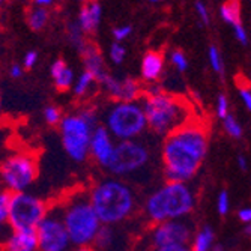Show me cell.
<instances>
[{
  "label": "cell",
  "instance_id": "obj_2",
  "mask_svg": "<svg viewBox=\"0 0 251 251\" xmlns=\"http://www.w3.org/2000/svg\"><path fill=\"white\" fill-rule=\"evenodd\" d=\"M87 194L102 226H122L139 209V197L132 185L110 175L95 180Z\"/></svg>",
  "mask_w": 251,
  "mask_h": 251
},
{
  "label": "cell",
  "instance_id": "obj_18",
  "mask_svg": "<svg viewBox=\"0 0 251 251\" xmlns=\"http://www.w3.org/2000/svg\"><path fill=\"white\" fill-rule=\"evenodd\" d=\"M164 71V57L158 51H149L145 54L142 62V77L148 83H155L159 80Z\"/></svg>",
  "mask_w": 251,
  "mask_h": 251
},
{
  "label": "cell",
  "instance_id": "obj_10",
  "mask_svg": "<svg viewBox=\"0 0 251 251\" xmlns=\"http://www.w3.org/2000/svg\"><path fill=\"white\" fill-rule=\"evenodd\" d=\"M50 209V203L30 191L14 193L8 199L9 230H35Z\"/></svg>",
  "mask_w": 251,
  "mask_h": 251
},
{
  "label": "cell",
  "instance_id": "obj_11",
  "mask_svg": "<svg viewBox=\"0 0 251 251\" xmlns=\"http://www.w3.org/2000/svg\"><path fill=\"white\" fill-rule=\"evenodd\" d=\"M39 251H71L73 244L63 226L56 203L50 204L49 212L35 229Z\"/></svg>",
  "mask_w": 251,
  "mask_h": 251
},
{
  "label": "cell",
  "instance_id": "obj_45",
  "mask_svg": "<svg viewBox=\"0 0 251 251\" xmlns=\"http://www.w3.org/2000/svg\"><path fill=\"white\" fill-rule=\"evenodd\" d=\"M2 115H3V102H2V94H0V122H2Z\"/></svg>",
  "mask_w": 251,
  "mask_h": 251
},
{
  "label": "cell",
  "instance_id": "obj_4",
  "mask_svg": "<svg viewBox=\"0 0 251 251\" xmlns=\"http://www.w3.org/2000/svg\"><path fill=\"white\" fill-rule=\"evenodd\" d=\"M142 108L148 122V129L156 135L166 137L193 119V110L176 95L167 94L161 87L153 86L140 98Z\"/></svg>",
  "mask_w": 251,
  "mask_h": 251
},
{
  "label": "cell",
  "instance_id": "obj_25",
  "mask_svg": "<svg viewBox=\"0 0 251 251\" xmlns=\"http://www.w3.org/2000/svg\"><path fill=\"white\" fill-rule=\"evenodd\" d=\"M8 199L9 194L3 190H0V242L11 232L8 227Z\"/></svg>",
  "mask_w": 251,
  "mask_h": 251
},
{
  "label": "cell",
  "instance_id": "obj_23",
  "mask_svg": "<svg viewBox=\"0 0 251 251\" xmlns=\"http://www.w3.org/2000/svg\"><path fill=\"white\" fill-rule=\"evenodd\" d=\"M14 128L9 124L0 122V161L14 149L12 142H14Z\"/></svg>",
  "mask_w": 251,
  "mask_h": 251
},
{
  "label": "cell",
  "instance_id": "obj_36",
  "mask_svg": "<svg viewBox=\"0 0 251 251\" xmlns=\"http://www.w3.org/2000/svg\"><path fill=\"white\" fill-rule=\"evenodd\" d=\"M36 62H38V53L36 51H27L25 56V60H23V65H25L26 70H30V68L35 66Z\"/></svg>",
  "mask_w": 251,
  "mask_h": 251
},
{
  "label": "cell",
  "instance_id": "obj_41",
  "mask_svg": "<svg viewBox=\"0 0 251 251\" xmlns=\"http://www.w3.org/2000/svg\"><path fill=\"white\" fill-rule=\"evenodd\" d=\"M23 73L25 71H23V66H20V65H12L11 70H9V74L12 78H21Z\"/></svg>",
  "mask_w": 251,
  "mask_h": 251
},
{
  "label": "cell",
  "instance_id": "obj_30",
  "mask_svg": "<svg viewBox=\"0 0 251 251\" xmlns=\"http://www.w3.org/2000/svg\"><path fill=\"white\" fill-rule=\"evenodd\" d=\"M208 57H209V63H211V66H212V70H214L217 74L223 75V74H224V62H223V57H221L220 50L212 45V47L209 49Z\"/></svg>",
  "mask_w": 251,
  "mask_h": 251
},
{
  "label": "cell",
  "instance_id": "obj_20",
  "mask_svg": "<svg viewBox=\"0 0 251 251\" xmlns=\"http://www.w3.org/2000/svg\"><path fill=\"white\" fill-rule=\"evenodd\" d=\"M51 77L54 80V86L60 92H66L70 90L74 84V73L70 66H68L62 59L56 60L51 65Z\"/></svg>",
  "mask_w": 251,
  "mask_h": 251
},
{
  "label": "cell",
  "instance_id": "obj_3",
  "mask_svg": "<svg viewBox=\"0 0 251 251\" xmlns=\"http://www.w3.org/2000/svg\"><path fill=\"white\" fill-rule=\"evenodd\" d=\"M197 206V193L187 182L166 180L143 200L142 212L148 223L158 224L190 218Z\"/></svg>",
  "mask_w": 251,
  "mask_h": 251
},
{
  "label": "cell",
  "instance_id": "obj_34",
  "mask_svg": "<svg viewBox=\"0 0 251 251\" xmlns=\"http://www.w3.org/2000/svg\"><path fill=\"white\" fill-rule=\"evenodd\" d=\"M238 92H239V98H241L244 107L250 111V110H251V89H250L248 81H241V83H239Z\"/></svg>",
  "mask_w": 251,
  "mask_h": 251
},
{
  "label": "cell",
  "instance_id": "obj_19",
  "mask_svg": "<svg viewBox=\"0 0 251 251\" xmlns=\"http://www.w3.org/2000/svg\"><path fill=\"white\" fill-rule=\"evenodd\" d=\"M188 245L191 251H212L214 247L217 245L214 229L208 224L200 226L199 229L194 230L193 238Z\"/></svg>",
  "mask_w": 251,
  "mask_h": 251
},
{
  "label": "cell",
  "instance_id": "obj_22",
  "mask_svg": "<svg viewBox=\"0 0 251 251\" xmlns=\"http://www.w3.org/2000/svg\"><path fill=\"white\" fill-rule=\"evenodd\" d=\"M97 84V80L95 77L84 71L83 74H80V77L77 78V81L73 84V90H74V95L77 98H87L90 95V92H92L94 86Z\"/></svg>",
  "mask_w": 251,
  "mask_h": 251
},
{
  "label": "cell",
  "instance_id": "obj_38",
  "mask_svg": "<svg viewBox=\"0 0 251 251\" xmlns=\"http://www.w3.org/2000/svg\"><path fill=\"white\" fill-rule=\"evenodd\" d=\"M233 27H235V35H236L238 41H239L241 44L247 45V44H248V38H247V32H245L244 26L239 23V25H235Z\"/></svg>",
  "mask_w": 251,
  "mask_h": 251
},
{
  "label": "cell",
  "instance_id": "obj_16",
  "mask_svg": "<svg viewBox=\"0 0 251 251\" xmlns=\"http://www.w3.org/2000/svg\"><path fill=\"white\" fill-rule=\"evenodd\" d=\"M0 251H39L35 230H11L0 242Z\"/></svg>",
  "mask_w": 251,
  "mask_h": 251
},
{
  "label": "cell",
  "instance_id": "obj_9",
  "mask_svg": "<svg viewBox=\"0 0 251 251\" xmlns=\"http://www.w3.org/2000/svg\"><path fill=\"white\" fill-rule=\"evenodd\" d=\"M151 159L152 152L142 140L116 142L115 151L104 170L110 176L126 180L145 172Z\"/></svg>",
  "mask_w": 251,
  "mask_h": 251
},
{
  "label": "cell",
  "instance_id": "obj_43",
  "mask_svg": "<svg viewBox=\"0 0 251 251\" xmlns=\"http://www.w3.org/2000/svg\"><path fill=\"white\" fill-rule=\"evenodd\" d=\"M71 251H95L94 247H74Z\"/></svg>",
  "mask_w": 251,
  "mask_h": 251
},
{
  "label": "cell",
  "instance_id": "obj_42",
  "mask_svg": "<svg viewBox=\"0 0 251 251\" xmlns=\"http://www.w3.org/2000/svg\"><path fill=\"white\" fill-rule=\"evenodd\" d=\"M236 163H238V167L242 170V172H247V169H248V159H247V156L245 155H238V158H236Z\"/></svg>",
  "mask_w": 251,
  "mask_h": 251
},
{
  "label": "cell",
  "instance_id": "obj_32",
  "mask_svg": "<svg viewBox=\"0 0 251 251\" xmlns=\"http://www.w3.org/2000/svg\"><path fill=\"white\" fill-rule=\"evenodd\" d=\"M170 60H172L173 66L176 68V70H177L179 73H185V71H187V68H188V60H187L185 54L182 53V51H179V50L173 51Z\"/></svg>",
  "mask_w": 251,
  "mask_h": 251
},
{
  "label": "cell",
  "instance_id": "obj_35",
  "mask_svg": "<svg viewBox=\"0 0 251 251\" xmlns=\"http://www.w3.org/2000/svg\"><path fill=\"white\" fill-rule=\"evenodd\" d=\"M236 215H238V220H239L244 226H247V224L251 223V209H250V206L241 208V209L238 211Z\"/></svg>",
  "mask_w": 251,
  "mask_h": 251
},
{
  "label": "cell",
  "instance_id": "obj_15",
  "mask_svg": "<svg viewBox=\"0 0 251 251\" xmlns=\"http://www.w3.org/2000/svg\"><path fill=\"white\" fill-rule=\"evenodd\" d=\"M131 238L122 226H102L92 247L95 251H126Z\"/></svg>",
  "mask_w": 251,
  "mask_h": 251
},
{
  "label": "cell",
  "instance_id": "obj_26",
  "mask_svg": "<svg viewBox=\"0 0 251 251\" xmlns=\"http://www.w3.org/2000/svg\"><path fill=\"white\" fill-rule=\"evenodd\" d=\"M221 17L224 21L229 25H239L241 17H239V2L238 0H229L227 3L221 6Z\"/></svg>",
  "mask_w": 251,
  "mask_h": 251
},
{
  "label": "cell",
  "instance_id": "obj_24",
  "mask_svg": "<svg viewBox=\"0 0 251 251\" xmlns=\"http://www.w3.org/2000/svg\"><path fill=\"white\" fill-rule=\"evenodd\" d=\"M221 124H223V129H224V132L230 137V139H235V140H239V139H242L244 137V128H242V125H241V122L235 118V115H227L223 121H221Z\"/></svg>",
  "mask_w": 251,
  "mask_h": 251
},
{
  "label": "cell",
  "instance_id": "obj_27",
  "mask_svg": "<svg viewBox=\"0 0 251 251\" xmlns=\"http://www.w3.org/2000/svg\"><path fill=\"white\" fill-rule=\"evenodd\" d=\"M230 208H232V200H230V196L226 190H221L217 196V200H215V209L218 212V215L221 217H227L230 212Z\"/></svg>",
  "mask_w": 251,
  "mask_h": 251
},
{
  "label": "cell",
  "instance_id": "obj_40",
  "mask_svg": "<svg viewBox=\"0 0 251 251\" xmlns=\"http://www.w3.org/2000/svg\"><path fill=\"white\" fill-rule=\"evenodd\" d=\"M196 9H197L199 15L201 17L204 25H208V23H209V15H208V9L204 8V5L201 2H196Z\"/></svg>",
  "mask_w": 251,
  "mask_h": 251
},
{
  "label": "cell",
  "instance_id": "obj_46",
  "mask_svg": "<svg viewBox=\"0 0 251 251\" xmlns=\"http://www.w3.org/2000/svg\"><path fill=\"white\" fill-rule=\"evenodd\" d=\"M212 251H227V250H226L221 244H217V245L214 247V250H212Z\"/></svg>",
  "mask_w": 251,
  "mask_h": 251
},
{
  "label": "cell",
  "instance_id": "obj_6",
  "mask_svg": "<svg viewBox=\"0 0 251 251\" xmlns=\"http://www.w3.org/2000/svg\"><path fill=\"white\" fill-rule=\"evenodd\" d=\"M97 125H100V111L92 105L63 115L57 125L60 143L74 163L83 164L89 159V143Z\"/></svg>",
  "mask_w": 251,
  "mask_h": 251
},
{
  "label": "cell",
  "instance_id": "obj_21",
  "mask_svg": "<svg viewBox=\"0 0 251 251\" xmlns=\"http://www.w3.org/2000/svg\"><path fill=\"white\" fill-rule=\"evenodd\" d=\"M101 20V6L98 3H90L80 12V26L84 32H92Z\"/></svg>",
  "mask_w": 251,
  "mask_h": 251
},
{
  "label": "cell",
  "instance_id": "obj_31",
  "mask_svg": "<svg viewBox=\"0 0 251 251\" xmlns=\"http://www.w3.org/2000/svg\"><path fill=\"white\" fill-rule=\"evenodd\" d=\"M230 104H229V98H227L224 94H220L217 98V104H215V115L220 121H223L227 115H230Z\"/></svg>",
  "mask_w": 251,
  "mask_h": 251
},
{
  "label": "cell",
  "instance_id": "obj_39",
  "mask_svg": "<svg viewBox=\"0 0 251 251\" xmlns=\"http://www.w3.org/2000/svg\"><path fill=\"white\" fill-rule=\"evenodd\" d=\"M151 251H191V248H190V245H173V247L152 248Z\"/></svg>",
  "mask_w": 251,
  "mask_h": 251
},
{
  "label": "cell",
  "instance_id": "obj_7",
  "mask_svg": "<svg viewBox=\"0 0 251 251\" xmlns=\"http://www.w3.org/2000/svg\"><path fill=\"white\" fill-rule=\"evenodd\" d=\"M100 124L116 142L140 140L148 131L140 101L111 102L100 116Z\"/></svg>",
  "mask_w": 251,
  "mask_h": 251
},
{
  "label": "cell",
  "instance_id": "obj_14",
  "mask_svg": "<svg viewBox=\"0 0 251 251\" xmlns=\"http://www.w3.org/2000/svg\"><path fill=\"white\" fill-rule=\"evenodd\" d=\"M115 146L116 140L108 134V131L101 124L97 125L89 143V159H92L98 167L105 169L113 155V151H115Z\"/></svg>",
  "mask_w": 251,
  "mask_h": 251
},
{
  "label": "cell",
  "instance_id": "obj_44",
  "mask_svg": "<svg viewBox=\"0 0 251 251\" xmlns=\"http://www.w3.org/2000/svg\"><path fill=\"white\" fill-rule=\"evenodd\" d=\"M53 2V0H35V3L38 5H50Z\"/></svg>",
  "mask_w": 251,
  "mask_h": 251
},
{
  "label": "cell",
  "instance_id": "obj_8",
  "mask_svg": "<svg viewBox=\"0 0 251 251\" xmlns=\"http://www.w3.org/2000/svg\"><path fill=\"white\" fill-rule=\"evenodd\" d=\"M39 175V163L33 152L12 149L0 161V190L8 194L29 191Z\"/></svg>",
  "mask_w": 251,
  "mask_h": 251
},
{
  "label": "cell",
  "instance_id": "obj_29",
  "mask_svg": "<svg viewBox=\"0 0 251 251\" xmlns=\"http://www.w3.org/2000/svg\"><path fill=\"white\" fill-rule=\"evenodd\" d=\"M42 116H44V121L47 125L50 126H57L63 118V113L62 110L57 107V105H47L44 108V113H42Z\"/></svg>",
  "mask_w": 251,
  "mask_h": 251
},
{
  "label": "cell",
  "instance_id": "obj_5",
  "mask_svg": "<svg viewBox=\"0 0 251 251\" xmlns=\"http://www.w3.org/2000/svg\"><path fill=\"white\" fill-rule=\"evenodd\" d=\"M56 204L73 248L92 247L102 224L90 204L87 190L78 188L68 193Z\"/></svg>",
  "mask_w": 251,
  "mask_h": 251
},
{
  "label": "cell",
  "instance_id": "obj_1",
  "mask_svg": "<svg viewBox=\"0 0 251 251\" xmlns=\"http://www.w3.org/2000/svg\"><path fill=\"white\" fill-rule=\"evenodd\" d=\"M209 142L208 124L194 118L167 134L161 145V167L166 180L190 184L208 156Z\"/></svg>",
  "mask_w": 251,
  "mask_h": 251
},
{
  "label": "cell",
  "instance_id": "obj_13",
  "mask_svg": "<svg viewBox=\"0 0 251 251\" xmlns=\"http://www.w3.org/2000/svg\"><path fill=\"white\" fill-rule=\"evenodd\" d=\"M104 92L113 102H134L140 101L143 95L142 84L134 78H116L108 73L100 81Z\"/></svg>",
  "mask_w": 251,
  "mask_h": 251
},
{
  "label": "cell",
  "instance_id": "obj_17",
  "mask_svg": "<svg viewBox=\"0 0 251 251\" xmlns=\"http://www.w3.org/2000/svg\"><path fill=\"white\" fill-rule=\"evenodd\" d=\"M80 51L83 54L86 71L92 74L95 77L97 83H100L101 78L107 74V70H105V65H104L101 53L94 47V45H84V47L80 49Z\"/></svg>",
  "mask_w": 251,
  "mask_h": 251
},
{
  "label": "cell",
  "instance_id": "obj_47",
  "mask_svg": "<svg viewBox=\"0 0 251 251\" xmlns=\"http://www.w3.org/2000/svg\"><path fill=\"white\" fill-rule=\"evenodd\" d=\"M152 2H158V0H152Z\"/></svg>",
  "mask_w": 251,
  "mask_h": 251
},
{
  "label": "cell",
  "instance_id": "obj_28",
  "mask_svg": "<svg viewBox=\"0 0 251 251\" xmlns=\"http://www.w3.org/2000/svg\"><path fill=\"white\" fill-rule=\"evenodd\" d=\"M47 20H49V12L42 8H36L29 14V26L33 30H39L45 26Z\"/></svg>",
  "mask_w": 251,
  "mask_h": 251
},
{
  "label": "cell",
  "instance_id": "obj_37",
  "mask_svg": "<svg viewBox=\"0 0 251 251\" xmlns=\"http://www.w3.org/2000/svg\"><path fill=\"white\" fill-rule=\"evenodd\" d=\"M131 33V27L129 26H125V27H118L113 30V36H115L116 41H124L125 38H128Z\"/></svg>",
  "mask_w": 251,
  "mask_h": 251
},
{
  "label": "cell",
  "instance_id": "obj_33",
  "mask_svg": "<svg viewBox=\"0 0 251 251\" xmlns=\"http://www.w3.org/2000/svg\"><path fill=\"white\" fill-rule=\"evenodd\" d=\"M125 56H126V50H125V47H122L121 44L116 42L110 47V59L113 63L121 65L125 60Z\"/></svg>",
  "mask_w": 251,
  "mask_h": 251
},
{
  "label": "cell",
  "instance_id": "obj_12",
  "mask_svg": "<svg viewBox=\"0 0 251 251\" xmlns=\"http://www.w3.org/2000/svg\"><path fill=\"white\" fill-rule=\"evenodd\" d=\"M194 230V223L190 218L164 221L151 226L148 232V241L151 250L173 245H188Z\"/></svg>",
  "mask_w": 251,
  "mask_h": 251
}]
</instances>
